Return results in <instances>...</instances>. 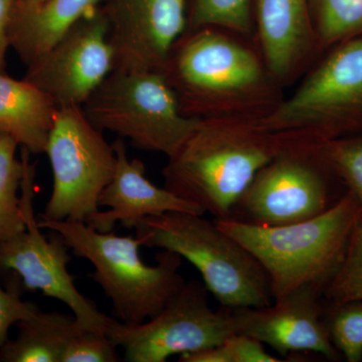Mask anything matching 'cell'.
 Returning a JSON list of instances; mask_svg holds the SVG:
<instances>
[{
	"mask_svg": "<svg viewBox=\"0 0 362 362\" xmlns=\"http://www.w3.org/2000/svg\"><path fill=\"white\" fill-rule=\"evenodd\" d=\"M204 283L189 281L156 316L142 323L109 319L106 335L128 362H165L173 356L216 346L237 334L233 308L214 310Z\"/></svg>",
	"mask_w": 362,
	"mask_h": 362,
	"instance_id": "10",
	"label": "cell"
},
{
	"mask_svg": "<svg viewBox=\"0 0 362 362\" xmlns=\"http://www.w3.org/2000/svg\"><path fill=\"white\" fill-rule=\"evenodd\" d=\"M58 108L28 81L0 74V133L32 154L45 153Z\"/></svg>",
	"mask_w": 362,
	"mask_h": 362,
	"instance_id": "18",
	"label": "cell"
},
{
	"mask_svg": "<svg viewBox=\"0 0 362 362\" xmlns=\"http://www.w3.org/2000/svg\"><path fill=\"white\" fill-rule=\"evenodd\" d=\"M30 154L21 147L25 173L21 204L26 228L14 237L0 240V271L18 275L23 288L28 291H40L45 296L66 304L85 330L106 334L110 317L102 313L94 301L78 291L75 279L69 273L70 247L59 233L54 232L47 238L40 232L33 213L35 164L30 162Z\"/></svg>",
	"mask_w": 362,
	"mask_h": 362,
	"instance_id": "11",
	"label": "cell"
},
{
	"mask_svg": "<svg viewBox=\"0 0 362 362\" xmlns=\"http://www.w3.org/2000/svg\"><path fill=\"white\" fill-rule=\"evenodd\" d=\"M188 25L189 30L216 28L235 35H251L252 0H194Z\"/></svg>",
	"mask_w": 362,
	"mask_h": 362,
	"instance_id": "22",
	"label": "cell"
},
{
	"mask_svg": "<svg viewBox=\"0 0 362 362\" xmlns=\"http://www.w3.org/2000/svg\"><path fill=\"white\" fill-rule=\"evenodd\" d=\"M324 157L362 204V134L321 142Z\"/></svg>",
	"mask_w": 362,
	"mask_h": 362,
	"instance_id": "25",
	"label": "cell"
},
{
	"mask_svg": "<svg viewBox=\"0 0 362 362\" xmlns=\"http://www.w3.org/2000/svg\"><path fill=\"white\" fill-rule=\"evenodd\" d=\"M18 325V337L0 346V362H62L69 343L85 330L74 314L40 309Z\"/></svg>",
	"mask_w": 362,
	"mask_h": 362,
	"instance_id": "19",
	"label": "cell"
},
{
	"mask_svg": "<svg viewBox=\"0 0 362 362\" xmlns=\"http://www.w3.org/2000/svg\"><path fill=\"white\" fill-rule=\"evenodd\" d=\"M237 334L256 338L280 356L319 354L329 361L342 358L331 342L322 293L300 288L268 306L233 308Z\"/></svg>",
	"mask_w": 362,
	"mask_h": 362,
	"instance_id": "14",
	"label": "cell"
},
{
	"mask_svg": "<svg viewBox=\"0 0 362 362\" xmlns=\"http://www.w3.org/2000/svg\"><path fill=\"white\" fill-rule=\"evenodd\" d=\"M361 211L362 204L347 190L325 213L291 225L259 226L214 221L263 266L276 301L304 287L323 295L341 265Z\"/></svg>",
	"mask_w": 362,
	"mask_h": 362,
	"instance_id": "3",
	"label": "cell"
},
{
	"mask_svg": "<svg viewBox=\"0 0 362 362\" xmlns=\"http://www.w3.org/2000/svg\"><path fill=\"white\" fill-rule=\"evenodd\" d=\"M163 73L180 111L192 118L262 119L283 100L262 57L220 28L183 33Z\"/></svg>",
	"mask_w": 362,
	"mask_h": 362,
	"instance_id": "2",
	"label": "cell"
},
{
	"mask_svg": "<svg viewBox=\"0 0 362 362\" xmlns=\"http://www.w3.org/2000/svg\"><path fill=\"white\" fill-rule=\"evenodd\" d=\"M318 141L362 134V37L331 47L295 93L261 119Z\"/></svg>",
	"mask_w": 362,
	"mask_h": 362,
	"instance_id": "8",
	"label": "cell"
},
{
	"mask_svg": "<svg viewBox=\"0 0 362 362\" xmlns=\"http://www.w3.org/2000/svg\"><path fill=\"white\" fill-rule=\"evenodd\" d=\"M232 362H280L283 359L272 356L264 343L246 334H233L225 341Z\"/></svg>",
	"mask_w": 362,
	"mask_h": 362,
	"instance_id": "28",
	"label": "cell"
},
{
	"mask_svg": "<svg viewBox=\"0 0 362 362\" xmlns=\"http://www.w3.org/2000/svg\"><path fill=\"white\" fill-rule=\"evenodd\" d=\"M83 109L90 123L127 138L143 151L168 157L192 134L202 119L185 116L162 71H113Z\"/></svg>",
	"mask_w": 362,
	"mask_h": 362,
	"instance_id": "6",
	"label": "cell"
},
{
	"mask_svg": "<svg viewBox=\"0 0 362 362\" xmlns=\"http://www.w3.org/2000/svg\"><path fill=\"white\" fill-rule=\"evenodd\" d=\"M99 0H44L14 6L9 35L11 47L26 66L47 52L69 30L94 11Z\"/></svg>",
	"mask_w": 362,
	"mask_h": 362,
	"instance_id": "17",
	"label": "cell"
},
{
	"mask_svg": "<svg viewBox=\"0 0 362 362\" xmlns=\"http://www.w3.org/2000/svg\"><path fill=\"white\" fill-rule=\"evenodd\" d=\"M45 153L52 171V190L40 218L87 223L99 213V197L116 168L113 145L81 106L58 109Z\"/></svg>",
	"mask_w": 362,
	"mask_h": 362,
	"instance_id": "9",
	"label": "cell"
},
{
	"mask_svg": "<svg viewBox=\"0 0 362 362\" xmlns=\"http://www.w3.org/2000/svg\"><path fill=\"white\" fill-rule=\"evenodd\" d=\"M16 0H0V74L6 73V58L9 47H11V18Z\"/></svg>",
	"mask_w": 362,
	"mask_h": 362,
	"instance_id": "29",
	"label": "cell"
},
{
	"mask_svg": "<svg viewBox=\"0 0 362 362\" xmlns=\"http://www.w3.org/2000/svg\"><path fill=\"white\" fill-rule=\"evenodd\" d=\"M118 347L106 334L82 330L66 347L62 362H118Z\"/></svg>",
	"mask_w": 362,
	"mask_h": 362,
	"instance_id": "26",
	"label": "cell"
},
{
	"mask_svg": "<svg viewBox=\"0 0 362 362\" xmlns=\"http://www.w3.org/2000/svg\"><path fill=\"white\" fill-rule=\"evenodd\" d=\"M102 11L115 54L114 71L163 73L171 49L187 32L185 0H110Z\"/></svg>",
	"mask_w": 362,
	"mask_h": 362,
	"instance_id": "13",
	"label": "cell"
},
{
	"mask_svg": "<svg viewBox=\"0 0 362 362\" xmlns=\"http://www.w3.org/2000/svg\"><path fill=\"white\" fill-rule=\"evenodd\" d=\"M256 21L262 59L279 85L321 52L310 0H256Z\"/></svg>",
	"mask_w": 362,
	"mask_h": 362,
	"instance_id": "16",
	"label": "cell"
},
{
	"mask_svg": "<svg viewBox=\"0 0 362 362\" xmlns=\"http://www.w3.org/2000/svg\"><path fill=\"white\" fill-rule=\"evenodd\" d=\"M108 33L103 11L95 9L28 64L25 80L58 109L83 107L114 71L115 54Z\"/></svg>",
	"mask_w": 362,
	"mask_h": 362,
	"instance_id": "12",
	"label": "cell"
},
{
	"mask_svg": "<svg viewBox=\"0 0 362 362\" xmlns=\"http://www.w3.org/2000/svg\"><path fill=\"white\" fill-rule=\"evenodd\" d=\"M324 319L331 342L342 358L349 362L361 361L362 300L339 304L325 301Z\"/></svg>",
	"mask_w": 362,
	"mask_h": 362,
	"instance_id": "23",
	"label": "cell"
},
{
	"mask_svg": "<svg viewBox=\"0 0 362 362\" xmlns=\"http://www.w3.org/2000/svg\"><path fill=\"white\" fill-rule=\"evenodd\" d=\"M18 147L13 138L0 133V240L14 237L26 228L18 195L25 163L16 158Z\"/></svg>",
	"mask_w": 362,
	"mask_h": 362,
	"instance_id": "20",
	"label": "cell"
},
{
	"mask_svg": "<svg viewBox=\"0 0 362 362\" xmlns=\"http://www.w3.org/2000/svg\"><path fill=\"white\" fill-rule=\"evenodd\" d=\"M135 230L142 247L176 252L194 265L221 306L263 307L273 302L265 269L216 221L169 211L144 218Z\"/></svg>",
	"mask_w": 362,
	"mask_h": 362,
	"instance_id": "5",
	"label": "cell"
},
{
	"mask_svg": "<svg viewBox=\"0 0 362 362\" xmlns=\"http://www.w3.org/2000/svg\"><path fill=\"white\" fill-rule=\"evenodd\" d=\"M321 52L362 37V0H310Z\"/></svg>",
	"mask_w": 362,
	"mask_h": 362,
	"instance_id": "21",
	"label": "cell"
},
{
	"mask_svg": "<svg viewBox=\"0 0 362 362\" xmlns=\"http://www.w3.org/2000/svg\"><path fill=\"white\" fill-rule=\"evenodd\" d=\"M321 142L305 139L272 159L226 220L259 226L291 225L335 206L347 188L324 157Z\"/></svg>",
	"mask_w": 362,
	"mask_h": 362,
	"instance_id": "7",
	"label": "cell"
},
{
	"mask_svg": "<svg viewBox=\"0 0 362 362\" xmlns=\"http://www.w3.org/2000/svg\"><path fill=\"white\" fill-rule=\"evenodd\" d=\"M44 0H16V6H35Z\"/></svg>",
	"mask_w": 362,
	"mask_h": 362,
	"instance_id": "30",
	"label": "cell"
},
{
	"mask_svg": "<svg viewBox=\"0 0 362 362\" xmlns=\"http://www.w3.org/2000/svg\"><path fill=\"white\" fill-rule=\"evenodd\" d=\"M305 139L298 132L268 129L261 119H202L162 169L164 187L226 220L257 173L278 154ZM316 140V139H315Z\"/></svg>",
	"mask_w": 362,
	"mask_h": 362,
	"instance_id": "1",
	"label": "cell"
},
{
	"mask_svg": "<svg viewBox=\"0 0 362 362\" xmlns=\"http://www.w3.org/2000/svg\"><path fill=\"white\" fill-rule=\"evenodd\" d=\"M21 287L20 277L13 273L6 290L0 286V346L8 339V331L13 324L30 318L40 310L37 305L21 300Z\"/></svg>",
	"mask_w": 362,
	"mask_h": 362,
	"instance_id": "27",
	"label": "cell"
},
{
	"mask_svg": "<svg viewBox=\"0 0 362 362\" xmlns=\"http://www.w3.org/2000/svg\"><path fill=\"white\" fill-rule=\"evenodd\" d=\"M116 168L113 177L99 197L100 211L87 221V225L101 233L113 232L116 223L124 228H135L144 218L169 211L202 214V207L185 201L165 187H156L146 177L144 163L130 160L123 138L113 142Z\"/></svg>",
	"mask_w": 362,
	"mask_h": 362,
	"instance_id": "15",
	"label": "cell"
},
{
	"mask_svg": "<svg viewBox=\"0 0 362 362\" xmlns=\"http://www.w3.org/2000/svg\"><path fill=\"white\" fill-rule=\"evenodd\" d=\"M327 303L362 300V211L352 230L344 258L323 292Z\"/></svg>",
	"mask_w": 362,
	"mask_h": 362,
	"instance_id": "24",
	"label": "cell"
},
{
	"mask_svg": "<svg viewBox=\"0 0 362 362\" xmlns=\"http://www.w3.org/2000/svg\"><path fill=\"white\" fill-rule=\"evenodd\" d=\"M37 225L59 233L76 257L92 264L94 272L89 277L111 300L112 313L121 322L153 318L187 283L180 273V255L162 250L156 255V265H147L136 235L98 232L82 221L40 218Z\"/></svg>",
	"mask_w": 362,
	"mask_h": 362,
	"instance_id": "4",
	"label": "cell"
}]
</instances>
